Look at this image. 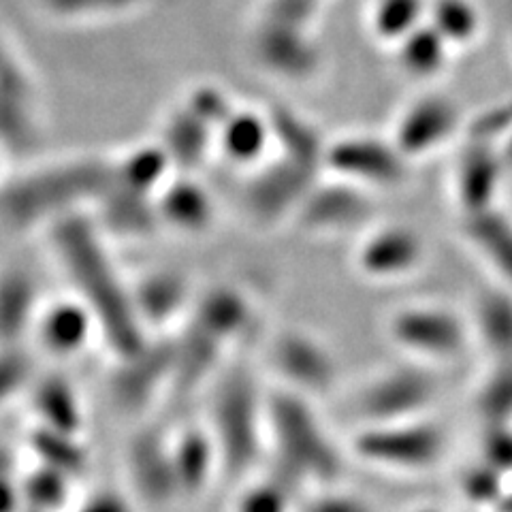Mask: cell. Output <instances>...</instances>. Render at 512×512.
<instances>
[{
	"label": "cell",
	"mask_w": 512,
	"mask_h": 512,
	"mask_svg": "<svg viewBox=\"0 0 512 512\" xmlns=\"http://www.w3.org/2000/svg\"><path fill=\"white\" fill-rule=\"evenodd\" d=\"M54 244L77 297L92 310L99 333L118 359L133 357L148 344V329L137 314L133 291L120 280L105 252L99 229L77 212L54 220Z\"/></svg>",
	"instance_id": "cell-1"
},
{
	"label": "cell",
	"mask_w": 512,
	"mask_h": 512,
	"mask_svg": "<svg viewBox=\"0 0 512 512\" xmlns=\"http://www.w3.org/2000/svg\"><path fill=\"white\" fill-rule=\"evenodd\" d=\"M267 438L276 451V474L301 489L329 483L340 474L342 459L308 395L282 389L267 397Z\"/></svg>",
	"instance_id": "cell-2"
},
{
	"label": "cell",
	"mask_w": 512,
	"mask_h": 512,
	"mask_svg": "<svg viewBox=\"0 0 512 512\" xmlns=\"http://www.w3.org/2000/svg\"><path fill=\"white\" fill-rule=\"evenodd\" d=\"M246 370H233L214 399L212 434L218 442L222 468L242 474L254 466L267 438V399Z\"/></svg>",
	"instance_id": "cell-3"
},
{
	"label": "cell",
	"mask_w": 512,
	"mask_h": 512,
	"mask_svg": "<svg viewBox=\"0 0 512 512\" xmlns=\"http://www.w3.org/2000/svg\"><path fill=\"white\" fill-rule=\"evenodd\" d=\"M387 331L395 346L419 361L457 359L472 340L468 314L442 301H412L395 308Z\"/></svg>",
	"instance_id": "cell-4"
},
{
	"label": "cell",
	"mask_w": 512,
	"mask_h": 512,
	"mask_svg": "<svg viewBox=\"0 0 512 512\" xmlns=\"http://www.w3.org/2000/svg\"><path fill=\"white\" fill-rule=\"evenodd\" d=\"M466 122L468 116L463 114L455 96L438 88H427L397 111L389 135L406 158L416 163L461 139Z\"/></svg>",
	"instance_id": "cell-5"
},
{
	"label": "cell",
	"mask_w": 512,
	"mask_h": 512,
	"mask_svg": "<svg viewBox=\"0 0 512 512\" xmlns=\"http://www.w3.org/2000/svg\"><path fill=\"white\" fill-rule=\"evenodd\" d=\"M412 165L391 135L350 133L327 141L325 171L372 192L406 184Z\"/></svg>",
	"instance_id": "cell-6"
},
{
	"label": "cell",
	"mask_w": 512,
	"mask_h": 512,
	"mask_svg": "<svg viewBox=\"0 0 512 512\" xmlns=\"http://www.w3.org/2000/svg\"><path fill=\"white\" fill-rule=\"evenodd\" d=\"M508 173L512 169L500 143L463 135L448 173V192L457 214L468 216L500 205Z\"/></svg>",
	"instance_id": "cell-7"
},
{
	"label": "cell",
	"mask_w": 512,
	"mask_h": 512,
	"mask_svg": "<svg viewBox=\"0 0 512 512\" xmlns=\"http://www.w3.org/2000/svg\"><path fill=\"white\" fill-rule=\"evenodd\" d=\"M429 259L425 235L408 222L372 224L355 248V267L372 282H399L419 274Z\"/></svg>",
	"instance_id": "cell-8"
},
{
	"label": "cell",
	"mask_w": 512,
	"mask_h": 512,
	"mask_svg": "<svg viewBox=\"0 0 512 512\" xmlns=\"http://www.w3.org/2000/svg\"><path fill=\"white\" fill-rule=\"evenodd\" d=\"M438 395V380L425 365H399L365 384L359 408L367 421L399 423L425 410Z\"/></svg>",
	"instance_id": "cell-9"
},
{
	"label": "cell",
	"mask_w": 512,
	"mask_h": 512,
	"mask_svg": "<svg viewBox=\"0 0 512 512\" xmlns=\"http://www.w3.org/2000/svg\"><path fill=\"white\" fill-rule=\"evenodd\" d=\"M301 227L312 233L340 235L372 227L374 192L340 178L318 180L299 205Z\"/></svg>",
	"instance_id": "cell-10"
},
{
	"label": "cell",
	"mask_w": 512,
	"mask_h": 512,
	"mask_svg": "<svg viewBox=\"0 0 512 512\" xmlns=\"http://www.w3.org/2000/svg\"><path fill=\"white\" fill-rule=\"evenodd\" d=\"M357 453L378 466L419 470L434 463L442 453V434L434 425L380 423L365 429L355 442Z\"/></svg>",
	"instance_id": "cell-11"
},
{
	"label": "cell",
	"mask_w": 512,
	"mask_h": 512,
	"mask_svg": "<svg viewBox=\"0 0 512 512\" xmlns=\"http://www.w3.org/2000/svg\"><path fill=\"white\" fill-rule=\"evenodd\" d=\"M271 363L291 391L312 395L327 391L338 376L331 350L306 331H284L271 344Z\"/></svg>",
	"instance_id": "cell-12"
},
{
	"label": "cell",
	"mask_w": 512,
	"mask_h": 512,
	"mask_svg": "<svg viewBox=\"0 0 512 512\" xmlns=\"http://www.w3.org/2000/svg\"><path fill=\"white\" fill-rule=\"evenodd\" d=\"M459 235L491 280L512 288V212L500 203L459 216Z\"/></svg>",
	"instance_id": "cell-13"
},
{
	"label": "cell",
	"mask_w": 512,
	"mask_h": 512,
	"mask_svg": "<svg viewBox=\"0 0 512 512\" xmlns=\"http://www.w3.org/2000/svg\"><path fill=\"white\" fill-rule=\"evenodd\" d=\"M32 331L45 352L56 359H71L88 348L99 325L92 310L75 295L73 299H56L39 310Z\"/></svg>",
	"instance_id": "cell-14"
},
{
	"label": "cell",
	"mask_w": 512,
	"mask_h": 512,
	"mask_svg": "<svg viewBox=\"0 0 512 512\" xmlns=\"http://www.w3.org/2000/svg\"><path fill=\"white\" fill-rule=\"evenodd\" d=\"M214 146L233 165L259 167L276 152V131L271 114L250 107H233L216 126Z\"/></svg>",
	"instance_id": "cell-15"
},
{
	"label": "cell",
	"mask_w": 512,
	"mask_h": 512,
	"mask_svg": "<svg viewBox=\"0 0 512 512\" xmlns=\"http://www.w3.org/2000/svg\"><path fill=\"white\" fill-rule=\"evenodd\" d=\"M308 26H295L271 20L256 35L254 54L271 73L282 77H312L320 67V54L310 39Z\"/></svg>",
	"instance_id": "cell-16"
},
{
	"label": "cell",
	"mask_w": 512,
	"mask_h": 512,
	"mask_svg": "<svg viewBox=\"0 0 512 512\" xmlns=\"http://www.w3.org/2000/svg\"><path fill=\"white\" fill-rule=\"evenodd\" d=\"M122 367L114 378V397L124 410L141 408L150 402L152 395L163 387L165 382H173L175 365V344L173 340L163 344L158 342L154 348L148 342L137 355L120 359Z\"/></svg>",
	"instance_id": "cell-17"
},
{
	"label": "cell",
	"mask_w": 512,
	"mask_h": 512,
	"mask_svg": "<svg viewBox=\"0 0 512 512\" xmlns=\"http://www.w3.org/2000/svg\"><path fill=\"white\" fill-rule=\"evenodd\" d=\"M128 470L135 480L139 498L152 504H167L180 498L171 440H165L156 431H143L133 440L128 451Z\"/></svg>",
	"instance_id": "cell-18"
},
{
	"label": "cell",
	"mask_w": 512,
	"mask_h": 512,
	"mask_svg": "<svg viewBox=\"0 0 512 512\" xmlns=\"http://www.w3.org/2000/svg\"><path fill=\"white\" fill-rule=\"evenodd\" d=\"M470 327L491 361L512 359V288L489 280L470 303Z\"/></svg>",
	"instance_id": "cell-19"
},
{
	"label": "cell",
	"mask_w": 512,
	"mask_h": 512,
	"mask_svg": "<svg viewBox=\"0 0 512 512\" xmlns=\"http://www.w3.org/2000/svg\"><path fill=\"white\" fill-rule=\"evenodd\" d=\"M171 440V455H173V470L175 480H178L180 498H192L199 495L218 468H222V457L218 442L210 427L190 425L184 427L178 436Z\"/></svg>",
	"instance_id": "cell-20"
},
{
	"label": "cell",
	"mask_w": 512,
	"mask_h": 512,
	"mask_svg": "<svg viewBox=\"0 0 512 512\" xmlns=\"http://www.w3.org/2000/svg\"><path fill=\"white\" fill-rule=\"evenodd\" d=\"M158 220L182 233H203L212 227L216 205L197 180L190 175H171L154 195Z\"/></svg>",
	"instance_id": "cell-21"
},
{
	"label": "cell",
	"mask_w": 512,
	"mask_h": 512,
	"mask_svg": "<svg viewBox=\"0 0 512 512\" xmlns=\"http://www.w3.org/2000/svg\"><path fill=\"white\" fill-rule=\"evenodd\" d=\"M395 67L414 84L431 86L451 69L455 50L427 22L393 47Z\"/></svg>",
	"instance_id": "cell-22"
},
{
	"label": "cell",
	"mask_w": 512,
	"mask_h": 512,
	"mask_svg": "<svg viewBox=\"0 0 512 512\" xmlns=\"http://www.w3.org/2000/svg\"><path fill=\"white\" fill-rule=\"evenodd\" d=\"M143 327H163L188 306V282L175 271H152L131 286Z\"/></svg>",
	"instance_id": "cell-23"
},
{
	"label": "cell",
	"mask_w": 512,
	"mask_h": 512,
	"mask_svg": "<svg viewBox=\"0 0 512 512\" xmlns=\"http://www.w3.org/2000/svg\"><path fill=\"white\" fill-rule=\"evenodd\" d=\"M32 412L37 414V425L56 431L82 436L86 414L71 380L60 374L41 378L32 389Z\"/></svg>",
	"instance_id": "cell-24"
},
{
	"label": "cell",
	"mask_w": 512,
	"mask_h": 512,
	"mask_svg": "<svg viewBox=\"0 0 512 512\" xmlns=\"http://www.w3.org/2000/svg\"><path fill=\"white\" fill-rule=\"evenodd\" d=\"M39 314L35 286L22 269L0 276V346L20 344L24 333L35 327Z\"/></svg>",
	"instance_id": "cell-25"
},
{
	"label": "cell",
	"mask_w": 512,
	"mask_h": 512,
	"mask_svg": "<svg viewBox=\"0 0 512 512\" xmlns=\"http://www.w3.org/2000/svg\"><path fill=\"white\" fill-rule=\"evenodd\" d=\"M427 24L455 54L470 50L485 35V13L478 0H429Z\"/></svg>",
	"instance_id": "cell-26"
},
{
	"label": "cell",
	"mask_w": 512,
	"mask_h": 512,
	"mask_svg": "<svg viewBox=\"0 0 512 512\" xmlns=\"http://www.w3.org/2000/svg\"><path fill=\"white\" fill-rule=\"evenodd\" d=\"M427 9L429 0H372L367 28L380 45L393 50L427 22Z\"/></svg>",
	"instance_id": "cell-27"
},
{
	"label": "cell",
	"mask_w": 512,
	"mask_h": 512,
	"mask_svg": "<svg viewBox=\"0 0 512 512\" xmlns=\"http://www.w3.org/2000/svg\"><path fill=\"white\" fill-rule=\"evenodd\" d=\"M30 448L37 455L39 463H45V466L67 474L73 480L82 476L90 466L86 444L82 438L67 434V431L37 425L30 436Z\"/></svg>",
	"instance_id": "cell-28"
},
{
	"label": "cell",
	"mask_w": 512,
	"mask_h": 512,
	"mask_svg": "<svg viewBox=\"0 0 512 512\" xmlns=\"http://www.w3.org/2000/svg\"><path fill=\"white\" fill-rule=\"evenodd\" d=\"M20 489L24 510L60 512L69 504L73 478L37 461V468H32L24 480H20Z\"/></svg>",
	"instance_id": "cell-29"
},
{
	"label": "cell",
	"mask_w": 512,
	"mask_h": 512,
	"mask_svg": "<svg viewBox=\"0 0 512 512\" xmlns=\"http://www.w3.org/2000/svg\"><path fill=\"white\" fill-rule=\"evenodd\" d=\"M297 487L271 472L237 495L233 512H295Z\"/></svg>",
	"instance_id": "cell-30"
},
{
	"label": "cell",
	"mask_w": 512,
	"mask_h": 512,
	"mask_svg": "<svg viewBox=\"0 0 512 512\" xmlns=\"http://www.w3.org/2000/svg\"><path fill=\"white\" fill-rule=\"evenodd\" d=\"M478 410L493 425H504L512 416V359L491 361L476 397Z\"/></svg>",
	"instance_id": "cell-31"
},
{
	"label": "cell",
	"mask_w": 512,
	"mask_h": 512,
	"mask_svg": "<svg viewBox=\"0 0 512 512\" xmlns=\"http://www.w3.org/2000/svg\"><path fill=\"white\" fill-rule=\"evenodd\" d=\"M463 135L495 141L504 146L506 139L512 135V96L480 109L476 116L468 118Z\"/></svg>",
	"instance_id": "cell-32"
},
{
	"label": "cell",
	"mask_w": 512,
	"mask_h": 512,
	"mask_svg": "<svg viewBox=\"0 0 512 512\" xmlns=\"http://www.w3.org/2000/svg\"><path fill=\"white\" fill-rule=\"evenodd\" d=\"M32 378V361L20 346H0V406L18 395Z\"/></svg>",
	"instance_id": "cell-33"
},
{
	"label": "cell",
	"mask_w": 512,
	"mask_h": 512,
	"mask_svg": "<svg viewBox=\"0 0 512 512\" xmlns=\"http://www.w3.org/2000/svg\"><path fill=\"white\" fill-rule=\"evenodd\" d=\"M45 7L69 18H86V15L118 13L135 7L139 0H43Z\"/></svg>",
	"instance_id": "cell-34"
},
{
	"label": "cell",
	"mask_w": 512,
	"mask_h": 512,
	"mask_svg": "<svg viewBox=\"0 0 512 512\" xmlns=\"http://www.w3.org/2000/svg\"><path fill=\"white\" fill-rule=\"evenodd\" d=\"M73 512H137L133 500L118 489L101 487L90 491Z\"/></svg>",
	"instance_id": "cell-35"
},
{
	"label": "cell",
	"mask_w": 512,
	"mask_h": 512,
	"mask_svg": "<svg viewBox=\"0 0 512 512\" xmlns=\"http://www.w3.org/2000/svg\"><path fill=\"white\" fill-rule=\"evenodd\" d=\"M297 512H372L363 500L348 493H320L303 502Z\"/></svg>",
	"instance_id": "cell-36"
},
{
	"label": "cell",
	"mask_w": 512,
	"mask_h": 512,
	"mask_svg": "<svg viewBox=\"0 0 512 512\" xmlns=\"http://www.w3.org/2000/svg\"><path fill=\"white\" fill-rule=\"evenodd\" d=\"M493 434L487 438L485 448L493 468H512V434H506L504 425H495Z\"/></svg>",
	"instance_id": "cell-37"
},
{
	"label": "cell",
	"mask_w": 512,
	"mask_h": 512,
	"mask_svg": "<svg viewBox=\"0 0 512 512\" xmlns=\"http://www.w3.org/2000/svg\"><path fill=\"white\" fill-rule=\"evenodd\" d=\"M0 512H24L20 480L13 474H0Z\"/></svg>",
	"instance_id": "cell-38"
},
{
	"label": "cell",
	"mask_w": 512,
	"mask_h": 512,
	"mask_svg": "<svg viewBox=\"0 0 512 512\" xmlns=\"http://www.w3.org/2000/svg\"><path fill=\"white\" fill-rule=\"evenodd\" d=\"M0 474H13V455L3 442H0Z\"/></svg>",
	"instance_id": "cell-39"
},
{
	"label": "cell",
	"mask_w": 512,
	"mask_h": 512,
	"mask_svg": "<svg viewBox=\"0 0 512 512\" xmlns=\"http://www.w3.org/2000/svg\"><path fill=\"white\" fill-rule=\"evenodd\" d=\"M504 154H506V158H508V165H510V169H512V135L506 139V143H504Z\"/></svg>",
	"instance_id": "cell-40"
},
{
	"label": "cell",
	"mask_w": 512,
	"mask_h": 512,
	"mask_svg": "<svg viewBox=\"0 0 512 512\" xmlns=\"http://www.w3.org/2000/svg\"><path fill=\"white\" fill-rule=\"evenodd\" d=\"M510 30H512V13H510Z\"/></svg>",
	"instance_id": "cell-41"
},
{
	"label": "cell",
	"mask_w": 512,
	"mask_h": 512,
	"mask_svg": "<svg viewBox=\"0 0 512 512\" xmlns=\"http://www.w3.org/2000/svg\"><path fill=\"white\" fill-rule=\"evenodd\" d=\"M24 512H35V510H24Z\"/></svg>",
	"instance_id": "cell-42"
},
{
	"label": "cell",
	"mask_w": 512,
	"mask_h": 512,
	"mask_svg": "<svg viewBox=\"0 0 512 512\" xmlns=\"http://www.w3.org/2000/svg\"><path fill=\"white\" fill-rule=\"evenodd\" d=\"M510 504H512V498H510Z\"/></svg>",
	"instance_id": "cell-43"
}]
</instances>
